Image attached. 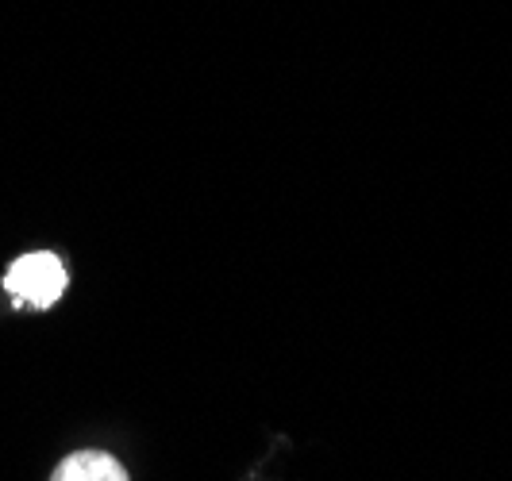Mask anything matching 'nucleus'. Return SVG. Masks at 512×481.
I'll list each match as a JSON object with an SVG mask.
<instances>
[{
  "mask_svg": "<svg viewBox=\"0 0 512 481\" xmlns=\"http://www.w3.org/2000/svg\"><path fill=\"white\" fill-rule=\"evenodd\" d=\"M4 289H8L16 301L31 304V308H51V304L66 293V270H62L58 254H51V251L24 254V258H16V262L8 266Z\"/></svg>",
  "mask_w": 512,
  "mask_h": 481,
  "instance_id": "1",
  "label": "nucleus"
},
{
  "mask_svg": "<svg viewBox=\"0 0 512 481\" xmlns=\"http://www.w3.org/2000/svg\"><path fill=\"white\" fill-rule=\"evenodd\" d=\"M51 481H131L124 462H116L104 451H77L58 462Z\"/></svg>",
  "mask_w": 512,
  "mask_h": 481,
  "instance_id": "2",
  "label": "nucleus"
}]
</instances>
